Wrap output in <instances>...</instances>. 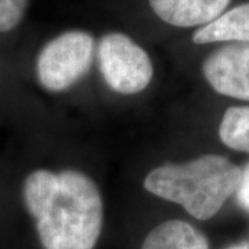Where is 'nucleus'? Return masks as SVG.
I'll use <instances>...</instances> for the list:
<instances>
[{
  "label": "nucleus",
  "mask_w": 249,
  "mask_h": 249,
  "mask_svg": "<svg viewBox=\"0 0 249 249\" xmlns=\"http://www.w3.org/2000/svg\"><path fill=\"white\" fill-rule=\"evenodd\" d=\"M24 202L45 249H94L103 229V198L79 170L37 169L24 181Z\"/></svg>",
  "instance_id": "nucleus-1"
},
{
  "label": "nucleus",
  "mask_w": 249,
  "mask_h": 249,
  "mask_svg": "<svg viewBox=\"0 0 249 249\" xmlns=\"http://www.w3.org/2000/svg\"><path fill=\"white\" fill-rule=\"evenodd\" d=\"M242 169L223 155H202L183 163H163L144 178L154 196L181 205L198 220L217 213L227 198L237 193Z\"/></svg>",
  "instance_id": "nucleus-2"
},
{
  "label": "nucleus",
  "mask_w": 249,
  "mask_h": 249,
  "mask_svg": "<svg viewBox=\"0 0 249 249\" xmlns=\"http://www.w3.org/2000/svg\"><path fill=\"white\" fill-rule=\"evenodd\" d=\"M94 39L85 31H68L55 36L36 60V75L50 91H64L79 82L93 64Z\"/></svg>",
  "instance_id": "nucleus-3"
},
{
  "label": "nucleus",
  "mask_w": 249,
  "mask_h": 249,
  "mask_svg": "<svg viewBox=\"0 0 249 249\" xmlns=\"http://www.w3.org/2000/svg\"><path fill=\"white\" fill-rule=\"evenodd\" d=\"M97 60L108 88L121 94L140 93L150 85L154 75L147 52L121 32H111L101 37Z\"/></svg>",
  "instance_id": "nucleus-4"
},
{
  "label": "nucleus",
  "mask_w": 249,
  "mask_h": 249,
  "mask_svg": "<svg viewBox=\"0 0 249 249\" xmlns=\"http://www.w3.org/2000/svg\"><path fill=\"white\" fill-rule=\"evenodd\" d=\"M202 72L216 93L249 101V43H234L214 50L206 57Z\"/></svg>",
  "instance_id": "nucleus-5"
},
{
  "label": "nucleus",
  "mask_w": 249,
  "mask_h": 249,
  "mask_svg": "<svg viewBox=\"0 0 249 249\" xmlns=\"http://www.w3.org/2000/svg\"><path fill=\"white\" fill-rule=\"evenodd\" d=\"M154 13L178 28L204 27L224 13L231 0H148Z\"/></svg>",
  "instance_id": "nucleus-6"
},
{
  "label": "nucleus",
  "mask_w": 249,
  "mask_h": 249,
  "mask_svg": "<svg viewBox=\"0 0 249 249\" xmlns=\"http://www.w3.org/2000/svg\"><path fill=\"white\" fill-rule=\"evenodd\" d=\"M193 42L196 45L216 42L249 43V1L224 11L212 22L196 29Z\"/></svg>",
  "instance_id": "nucleus-7"
},
{
  "label": "nucleus",
  "mask_w": 249,
  "mask_h": 249,
  "mask_svg": "<svg viewBox=\"0 0 249 249\" xmlns=\"http://www.w3.org/2000/svg\"><path fill=\"white\" fill-rule=\"evenodd\" d=\"M142 249H209V242L194 226L175 219L154 227Z\"/></svg>",
  "instance_id": "nucleus-8"
},
{
  "label": "nucleus",
  "mask_w": 249,
  "mask_h": 249,
  "mask_svg": "<svg viewBox=\"0 0 249 249\" xmlns=\"http://www.w3.org/2000/svg\"><path fill=\"white\" fill-rule=\"evenodd\" d=\"M219 137L229 148L249 154V106L226 109L219 126Z\"/></svg>",
  "instance_id": "nucleus-9"
},
{
  "label": "nucleus",
  "mask_w": 249,
  "mask_h": 249,
  "mask_svg": "<svg viewBox=\"0 0 249 249\" xmlns=\"http://www.w3.org/2000/svg\"><path fill=\"white\" fill-rule=\"evenodd\" d=\"M28 0H0V32H9L22 19Z\"/></svg>",
  "instance_id": "nucleus-10"
},
{
  "label": "nucleus",
  "mask_w": 249,
  "mask_h": 249,
  "mask_svg": "<svg viewBox=\"0 0 249 249\" xmlns=\"http://www.w3.org/2000/svg\"><path fill=\"white\" fill-rule=\"evenodd\" d=\"M237 201L238 204L249 211V163L242 169V176H241V183L237 190Z\"/></svg>",
  "instance_id": "nucleus-11"
},
{
  "label": "nucleus",
  "mask_w": 249,
  "mask_h": 249,
  "mask_svg": "<svg viewBox=\"0 0 249 249\" xmlns=\"http://www.w3.org/2000/svg\"><path fill=\"white\" fill-rule=\"evenodd\" d=\"M227 249H249V244L247 242H241V244H235V245H232L230 248Z\"/></svg>",
  "instance_id": "nucleus-12"
}]
</instances>
